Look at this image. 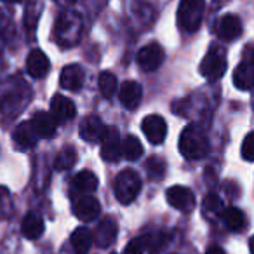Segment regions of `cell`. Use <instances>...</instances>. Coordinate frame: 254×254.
Returning <instances> with one entry per match:
<instances>
[{
	"instance_id": "8992f818",
	"label": "cell",
	"mask_w": 254,
	"mask_h": 254,
	"mask_svg": "<svg viewBox=\"0 0 254 254\" xmlns=\"http://www.w3.org/2000/svg\"><path fill=\"white\" fill-rule=\"evenodd\" d=\"M141 129L152 145L164 143L167 136V124L160 115H148L141 120Z\"/></svg>"
},
{
	"instance_id": "3957f363",
	"label": "cell",
	"mask_w": 254,
	"mask_h": 254,
	"mask_svg": "<svg viewBox=\"0 0 254 254\" xmlns=\"http://www.w3.org/2000/svg\"><path fill=\"white\" fill-rule=\"evenodd\" d=\"M113 190H115V197L120 204L127 205L134 202V198L141 191V178L136 171L132 169H124L119 173L113 183Z\"/></svg>"
},
{
	"instance_id": "52a82bcc",
	"label": "cell",
	"mask_w": 254,
	"mask_h": 254,
	"mask_svg": "<svg viewBox=\"0 0 254 254\" xmlns=\"http://www.w3.org/2000/svg\"><path fill=\"white\" fill-rule=\"evenodd\" d=\"M226 71V58L218 51H211L200 63V73L207 80H218Z\"/></svg>"
},
{
	"instance_id": "7402d4cb",
	"label": "cell",
	"mask_w": 254,
	"mask_h": 254,
	"mask_svg": "<svg viewBox=\"0 0 254 254\" xmlns=\"http://www.w3.org/2000/svg\"><path fill=\"white\" fill-rule=\"evenodd\" d=\"M71 247L77 254H87L92 247V233L85 226L77 228L71 233Z\"/></svg>"
},
{
	"instance_id": "9a60e30c",
	"label": "cell",
	"mask_w": 254,
	"mask_h": 254,
	"mask_svg": "<svg viewBox=\"0 0 254 254\" xmlns=\"http://www.w3.org/2000/svg\"><path fill=\"white\" fill-rule=\"evenodd\" d=\"M12 139H14V145L18 146L19 150H30V148H33V146L37 145V139H39V136H37L32 122H21L14 129Z\"/></svg>"
},
{
	"instance_id": "44dd1931",
	"label": "cell",
	"mask_w": 254,
	"mask_h": 254,
	"mask_svg": "<svg viewBox=\"0 0 254 254\" xmlns=\"http://www.w3.org/2000/svg\"><path fill=\"white\" fill-rule=\"evenodd\" d=\"M233 84L240 91H249L253 85V63L244 61L233 71Z\"/></svg>"
},
{
	"instance_id": "30bf717a",
	"label": "cell",
	"mask_w": 254,
	"mask_h": 254,
	"mask_svg": "<svg viewBox=\"0 0 254 254\" xmlns=\"http://www.w3.org/2000/svg\"><path fill=\"white\" fill-rule=\"evenodd\" d=\"M105 131H106L105 124H103L101 119L96 115L85 117V119L82 120L80 127H78V134H80V138L87 143L99 141V139L103 138V134H105Z\"/></svg>"
},
{
	"instance_id": "8fae6325",
	"label": "cell",
	"mask_w": 254,
	"mask_h": 254,
	"mask_svg": "<svg viewBox=\"0 0 254 254\" xmlns=\"http://www.w3.org/2000/svg\"><path fill=\"white\" fill-rule=\"evenodd\" d=\"M73 212L80 221H94L101 212V205H99L98 198H94L92 195H84L75 202Z\"/></svg>"
},
{
	"instance_id": "d6a6232c",
	"label": "cell",
	"mask_w": 254,
	"mask_h": 254,
	"mask_svg": "<svg viewBox=\"0 0 254 254\" xmlns=\"http://www.w3.org/2000/svg\"><path fill=\"white\" fill-rule=\"evenodd\" d=\"M56 2H61V4H73L75 0H56Z\"/></svg>"
},
{
	"instance_id": "ac0fdd59",
	"label": "cell",
	"mask_w": 254,
	"mask_h": 254,
	"mask_svg": "<svg viewBox=\"0 0 254 254\" xmlns=\"http://www.w3.org/2000/svg\"><path fill=\"white\" fill-rule=\"evenodd\" d=\"M32 126L37 136H40V138H51L56 132V120L51 113L46 112H37L32 119Z\"/></svg>"
},
{
	"instance_id": "d4e9b609",
	"label": "cell",
	"mask_w": 254,
	"mask_h": 254,
	"mask_svg": "<svg viewBox=\"0 0 254 254\" xmlns=\"http://www.w3.org/2000/svg\"><path fill=\"white\" fill-rule=\"evenodd\" d=\"M75 162H77V150H75L73 146H64V148L58 153L54 166H56L58 171H66V169H70V167H73Z\"/></svg>"
},
{
	"instance_id": "2e32d148",
	"label": "cell",
	"mask_w": 254,
	"mask_h": 254,
	"mask_svg": "<svg viewBox=\"0 0 254 254\" xmlns=\"http://www.w3.org/2000/svg\"><path fill=\"white\" fill-rule=\"evenodd\" d=\"M61 87L66 89V91H78L84 84V71L78 64H66L61 71Z\"/></svg>"
},
{
	"instance_id": "7a4b0ae2",
	"label": "cell",
	"mask_w": 254,
	"mask_h": 254,
	"mask_svg": "<svg viewBox=\"0 0 254 254\" xmlns=\"http://www.w3.org/2000/svg\"><path fill=\"white\" fill-rule=\"evenodd\" d=\"M205 0H181L178 7V26L187 33H195L202 25Z\"/></svg>"
},
{
	"instance_id": "7c38bea8",
	"label": "cell",
	"mask_w": 254,
	"mask_h": 254,
	"mask_svg": "<svg viewBox=\"0 0 254 254\" xmlns=\"http://www.w3.org/2000/svg\"><path fill=\"white\" fill-rule=\"evenodd\" d=\"M51 61L40 49H33L26 58V71L33 78H44L49 73Z\"/></svg>"
},
{
	"instance_id": "4dcf8cb0",
	"label": "cell",
	"mask_w": 254,
	"mask_h": 254,
	"mask_svg": "<svg viewBox=\"0 0 254 254\" xmlns=\"http://www.w3.org/2000/svg\"><path fill=\"white\" fill-rule=\"evenodd\" d=\"M204 209L207 212H212V214H216V212H221V209H223L221 198H219L218 195H214V193H209L207 197L204 198Z\"/></svg>"
},
{
	"instance_id": "5bb4252c",
	"label": "cell",
	"mask_w": 254,
	"mask_h": 254,
	"mask_svg": "<svg viewBox=\"0 0 254 254\" xmlns=\"http://www.w3.org/2000/svg\"><path fill=\"white\" fill-rule=\"evenodd\" d=\"M119 98H120V103H122L126 108H129V110L138 108L139 103H141V98H143L141 85H139L138 82H134V80L124 82L122 87H120Z\"/></svg>"
},
{
	"instance_id": "6da1fadb",
	"label": "cell",
	"mask_w": 254,
	"mask_h": 254,
	"mask_svg": "<svg viewBox=\"0 0 254 254\" xmlns=\"http://www.w3.org/2000/svg\"><path fill=\"white\" fill-rule=\"evenodd\" d=\"M180 152L188 160H198L205 157L209 152V141L205 134L193 126L187 127L180 136Z\"/></svg>"
},
{
	"instance_id": "ba28073f",
	"label": "cell",
	"mask_w": 254,
	"mask_h": 254,
	"mask_svg": "<svg viewBox=\"0 0 254 254\" xmlns=\"http://www.w3.org/2000/svg\"><path fill=\"white\" fill-rule=\"evenodd\" d=\"M117 233H119V226H117V221L110 216L103 218L99 221V225L96 226V232L92 235V242H96V246L105 249V247H110L117 239Z\"/></svg>"
},
{
	"instance_id": "e0dca14e",
	"label": "cell",
	"mask_w": 254,
	"mask_h": 254,
	"mask_svg": "<svg viewBox=\"0 0 254 254\" xmlns=\"http://www.w3.org/2000/svg\"><path fill=\"white\" fill-rule=\"evenodd\" d=\"M216 32H218V37L223 40H233L242 33V23L237 16H223L218 21V26H216Z\"/></svg>"
},
{
	"instance_id": "4316f807",
	"label": "cell",
	"mask_w": 254,
	"mask_h": 254,
	"mask_svg": "<svg viewBox=\"0 0 254 254\" xmlns=\"http://www.w3.org/2000/svg\"><path fill=\"white\" fill-rule=\"evenodd\" d=\"M146 171H148V176L152 180H162L166 174V162L160 157H150L146 160Z\"/></svg>"
},
{
	"instance_id": "4fadbf2b",
	"label": "cell",
	"mask_w": 254,
	"mask_h": 254,
	"mask_svg": "<svg viewBox=\"0 0 254 254\" xmlns=\"http://www.w3.org/2000/svg\"><path fill=\"white\" fill-rule=\"evenodd\" d=\"M77 113L75 105L71 99H68L66 96H54L51 99V115L54 117V120H60V122H68L71 120Z\"/></svg>"
},
{
	"instance_id": "5b68a950",
	"label": "cell",
	"mask_w": 254,
	"mask_h": 254,
	"mask_svg": "<svg viewBox=\"0 0 254 254\" xmlns=\"http://www.w3.org/2000/svg\"><path fill=\"white\" fill-rule=\"evenodd\" d=\"M164 58H166V54H164V49L159 44H148V46H145L143 49H139L136 61H138L141 70L155 71L157 68H160V64L164 63Z\"/></svg>"
},
{
	"instance_id": "9c48e42d",
	"label": "cell",
	"mask_w": 254,
	"mask_h": 254,
	"mask_svg": "<svg viewBox=\"0 0 254 254\" xmlns=\"http://www.w3.org/2000/svg\"><path fill=\"white\" fill-rule=\"evenodd\" d=\"M101 141V157L106 162H117L120 159V136L115 127H106Z\"/></svg>"
},
{
	"instance_id": "cb8c5ba5",
	"label": "cell",
	"mask_w": 254,
	"mask_h": 254,
	"mask_svg": "<svg viewBox=\"0 0 254 254\" xmlns=\"http://www.w3.org/2000/svg\"><path fill=\"white\" fill-rule=\"evenodd\" d=\"M73 187L75 190L82 191V193H92L98 188V178L91 171H80L78 174H75Z\"/></svg>"
},
{
	"instance_id": "836d02e7",
	"label": "cell",
	"mask_w": 254,
	"mask_h": 254,
	"mask_svg": "<svg viewBox=\"0 0 254 254\" xmlns=\"http://www.w3.org/2000/svg\"><path fill=\"white\" fill-rule=\"evenodd\" d=\"M4 2H9V4H18V2H21V0H4Z\"/></svg>"
},
{
	"instance_id": "f546056e",
	"label": "cell",
	"mask_w": 254,
	"mask_h": 254,
	"mask_svg": "<svg viewBox=\"0 0 254 254\" xmlns=\"http://www.w3.org/2000/svg\"><path fill=\"white\" fill-rule=\"evenodd\" d=\"M240 152H242L244 160H247V162H253L254 160V134L253 132H249V134L244 138Z\"/></svg>"
},
{
	"instance_id": "1f68e13d",
	"label": "cell",
	"mask_w": 254,
	"mask_h": 254,
	"mask_svg": "<svg viewBox=\"0 0 254 254\" xmlns=\"http://www.w3.org/2000/svg\"><path fill=\"white\" fill-rule=\"evenodd\" d=\"M205 254H225V251H223L219 246H211L207 251H205Z\"/></svg>"
},
{
	"instance_id": "f1b7e54d",
	"label": "cell",
	"mask_w": 254,
	"mask_h": 254,
	"mask_svg": "<svg viewBox=\"0 0 254 254\" xmlns=\"http://www.w3.org/2000/svg\"><path fill=\"white\" fill-rule=\"evenodd\" d=\"M171 237L167 235V233H157L155 237H150L148 239V249L152 254H159L160 251L164 249V247H167V244H169Z\"/></svg>"
},
{
	"instance_id": "277c9868",
	"label": "cell",
	"mask_w": 254,
	"mask_h": 254,
	"mask_svg": "<svg viewBox=\"0 0 254 254\" xmlns=\"http://www.w3.org/2000/svg\"><path fill=\"white\" fill-rule=\"evenodd\" d=\"M166 198L174 209H178V211L190 212V211H193V207H195L193 191L187 187H181V185L171 187L169 190L166 191Z\"/></svg>"
},
{
	"instance_id": "ffe728a7",
	"label": "cell",
	"mask_w": 254,
	"mask_h": 254,
	"mask_svg": "<svg viewBox=\"0 0 254 254\" xmlns=\"http://www.w3.org/2000/svg\"><path fill=\"white\" fill-rule=\"evenodd\" d=\"M21 232L30 240L40 239L44 233V219L37 212H28L21 223Z\"/></svg>"
},
{
	"instance_id": "484cf974",
	"label": "cell",
	"mask_w": 254,
	"mask_h": 254,
	"mask_svg": "<svg viewBox=\"0 0 254 254\" xmlns=\"http://www.w3.org/2000/svg\"><path fill=\"white\" fill-rule=\"evenodd\" d=\"M98 87L105 98H112L117 91V77L110 71H103L98 78Z\"/></svg>"
},
{
	"instance_id": "d6986e66",
	"label": "cell",
	"mask_w": 254,
	"mask_h": 254,
	"mask_svg": "<svg viewBox=\"0 0 254 254\" xmlns=\"http://www.w3.org/2000/svg\"><path fill=\"white\" fill-rule=\"evenodd\" d=\"M219 218H221L223 225L230 230V232H242L247 225V219H246V214H244L240 209L237 207H226V209H221L219 212Z\"/></svg>"
},
{
	"instance_id": "83f0119b",
	"label": "cell",
	"mask_w": 254,
	"mask_h": 254,
	"mask_svg": "<svg viewBox=\"0 0 254 254\" xmlns=\"http://www.w3.org/2000/svg\"><path fill=\"white\" fill-rule=\"evenodd\" d=\"M148 239H150V235L132 239L131 242L126 246V249H124V254H143L146 249H148Z\"/></svg>"
},
{
	"instance_id": "603a6c76",
	"label": "cell",
	"mask_w": 254,
	"mask_h": 254,
	"mask_svg": "<svg viewBox=\"0 0 254 254\" xmlns=\"http://www.w3.org/2000/svg\"><path fill=\"white\" fill-rule=\"evenodd\" d=\"M120 155L126 160H138L143 155V145L136 136H127L124 141H120Z\"/></svg>"
}]
</instances>
